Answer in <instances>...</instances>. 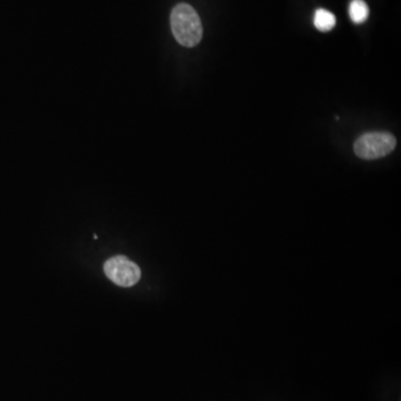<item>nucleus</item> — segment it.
<instances>
[{
	"instance_id": "obj_1",
	"label": "nucleus",
	"mask_w": 401,
	"mask_h": 401,
	"mask_svg": "<svg viewBox=\"0 0 401 401\" xmlns=\"http://www.w3.org/2000/svg\"><path fill=\"white\" fill-rule=\"evenodd\" d=\"M172 33L184 47H194L202 39L203 27L201 19L193 7L187 3H178L171 12Z\"/></svg>"
},
{
	"instance_id": "obj_2",
	"label": "nucleus",
	"mask_w": 401,
	"mask_h": 401,
	"mask_svg": "<svg viewBox=\"0 0 401 401\" xmlns=\"http://www.w3.org/2000/svg\"><path fill=\"white\" fill-rule=\"evenodd\" d=\"M397 145L392 134L387 132L365 133L356 138L354 151L356 156L363 160H377L390 154Z\"/></svg>"
},
{
	"instance_id": "obj_3",
	"label": "nucleus",
	"mask_w": 401,
	"mask_h": 401,
	"mask_svg": "<svg viewBox=\"0 0 401 401\" xmlns=\"http://www.w3.org/2000/svg\"><path fill=\"white\" fill-rule=\"evenodd\" d=\"M107 278L119 287H133L141 279V270L136 263L125 256H114L105 262Z\"/></svg>"
},
{
	"instance_id": "obj_4",
	"label": "nucleus",
	"mask_w": 401,
	"mask_h": 401,
	"mask_svg": "<svg viewBox=\"0 0 401 401\" xmlns=\"http://www.w3.org/2000/svg\"><path fill=\"white\" fill-rule=\"evenodd\" d=\"M336 23V16L327 9L320 8L315 12L313 24H315V28L320 32H324V33L330 32L335 28Z\"/></svg>"
},
{
	"instance_id": "obj_5",
	"label": "nucleus",
	"mask_w": 401,
	"mask_h": 401,
	"mask_svg": "<svg viewBox=\"0 0 401 401\" xmlns=\"http://www.w3.org/2000/svg\"><path fill=\"white\" fill-rule=\"evenodd\" d=\"M368 5L363 0H352L349 6V17L354 24L359 25L368 19Z\"/></svg>"
}]
</instances>
